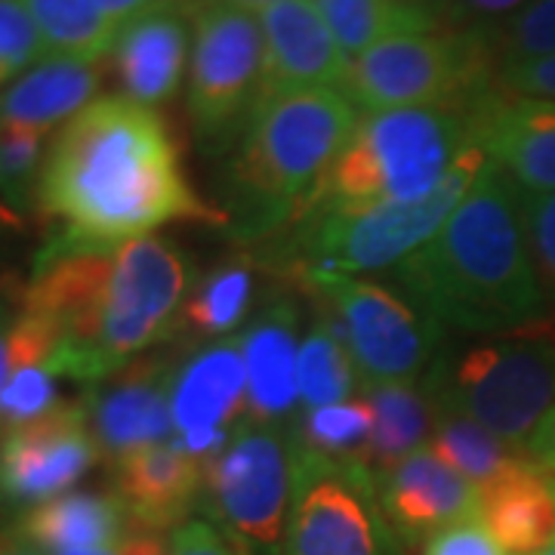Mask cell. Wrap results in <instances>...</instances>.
<instances>
[{"label":"cell","instance_id":"1","mask_svg":"<svg viewBox=\"0 0 555 555\" xmlns=\"http://www.w3.org/2000/svg\"><path fill=\"white\" fill-rule=\"evenodd\" d=\"M38 210L53 241L78 247H118L179 219L229 222L195 195L158 112L120 93L93 100L53 133Z\"/></svg>","mask_w":555,"mask_h":555},{"label":"cell","instance_id":"2","mask_svg":"<svg viewBox=\"0 0 555 555\" xmlns=\"http://www.w3.org/2000/svg\"><path fill=\"white\" fill-rule=\"evenodd\" d=\"M192 284L189 257L158 235L118 247L50 238L25 284V309L56 327L60 377L93 386L177 334Z\"/></svg>","mask_w":555,"mask_h":555},{"label":"cell","instance_id":"3","mask_svg":"<svg viewBox=\"0 0 555 555\" xmlns=\"http://www.w3.org/2000/svg\"><path fill=\"white\" fill-rule=\"evenodd\" d=\"M392 275L441 331L454 334L496 337L550 312L521 195L491 160L436 238L396 266Z\"/></svg>","mask_w":555,"mask_h":555},{"label":"cell","instance_id":"4","mask_svg":"<svg viewBox=\"0 0 555 555\" xmlns=\"http://www.w3.org/2000/svg\"><path fill=\"white\" fill-rule=\"evenodd\" d=\"M358 112L339 87L259 100L232 160V229L272 238L302 219L356 130Z\"/></svg>","mask_w":555,"mask_h":555},{"label":"cell","instance_id":"5","mask_svg":"<svg viewBox=\"0 0 555 555\" xmlns=\"http://www.w3.org/2000/svg\"><path fill=\"white\" fill-rule=\"evenodd\" d=\"M469 142L473 112L466 108L364 112L309 214H364L423 198L441 185Z\"/></svg>","mask_w":555,"mask_h":555},{"label":"cell","instance_id":"6","mask_svg":"<svg viewBox=\"0 0 555 555\" xmlns=\"http://www.w3.org/2000/svg\"><path fill=\"white\" fill-rule=\"evenodd\" d=\"M488 152L473 133V142L456 158L451 173L441 179L436 192L416 201L383 204L364 214H309L291 229L281 244V266L299 284L321 291L346 278L396 269L414 257L423 244L451 219L456 204L466 198L473 182L488 164Z\"/></svg>","mask_w":555,"mask_h":555},{"label":"cell","instance_id":"7","mask_svg":"<svg viewBox=\"0 0 555 555\" xmlns=\"http://www.w3.org/2000/svg\"><path fill=\"white\" fill-rule=\"evenodd\" d=\"M423 386L438 408L469 416L525 451L555 411V318L441 349Z\"/></svg>","mask_w":555,"mask_h":555},{"label":"cell","instance_id":"8","mask_svg":"<svg viewBox=\"0 0 555 555\" xmlns=\"http://www.w3.org/2000/svg\"><path fill=\"white\" fill-rule=\"evenodd\" d=\"M500 87V60L488 31H426L383 40L349 62L343 93L358 112L454 105L473 112Z\"/></svg>","mask_w":555,"mask_h":555},{"label":"cell","instance_id":"9","mask_svg":"<svg viewBox=\"0 0 555 555\" xmlns=\"http://www.w3.org/2000/svg\"><path fill=\"white\" fill-rule=\"evenodd\" d=\"M297 476L294 426L244 420L229 444L204 463V518L250 555H284Z\"/></svg>","mask_w":555,"mask_h":555},{"label":"cell","instance_id":"10","mask_svg":"<svg viewBox=\"0 0 555 555\" xmlns=\"http://www.w3.org/2000/svg\"><path fill=\"white\" fill-rule=\"evenodd\" d=\"M284 555H401L377 481L358 460H331L297 444Z\"/></svg>","mask_w":555,"mask_h":555},{"label":"cell","instance_id":"11","mask_svg":"<svg viewBox=\"0 0 555 555\" xmlns=\"http://www.w3.org/2000/svg\"><path fill=\"white\" fill-rule=\"evenodd\" d=\"M189 115L204 139H222L257 105L262 83V28L241 0H198L192 7Z\"/></svg>","mask_w":555,"mask_h":555},{"label":"cell","instance_id":"12","mask_svg":"<svg viewBox=\"0 0 555 555\" xmlns=\"http://www.w3.org/2000/svg\"><path fill=\"white\" fill-rule=\"evenodd\" d=\"M334 309L364 383H416L444 349V331L408 294L367 278L318 291Z\"/></svg>","mask_w":555,"mask_h":555},{"label":"cell","instance_id":"13","mask_svg":"<svg viewBox=\"0 0 555 555\" xmlns=\"http://www.w3.org/2000/svg\"><path fill=\"white\" fill-rule=\"evenodd\" d=\"M102 460L80 401H62L56 411L0 436V500L16 509H35L68 494Z\"/></svg>","mask_w":555,"mask_h":555},{"label":"cell","instance_id":"14","mask_svg":"<svg viewBox=\"0 0 555 555\" xmlns=\"http://www.w3.org/2000/svg\"><path fill=\"white\" fill-rule=\"evenodd\" d=\"M173 441L201 466L217 456L247 420V374L238 337L195 349L170 371Z\"/></svg>","mask_w":555,"mask_h":555},{"label":"cell","instance_id":"15","mask_svg":"<svg viewBox=\"0 0 555 555\" xmlns=\"http://www.w3.org/2000/svg\"><path fill=\"white\" fill-rule=\"evenodd\" d=\"M170 371L164 356H142L108 374L80 398L90 433L105 460L173 441L170 420Z\"/></svg>","mask_w":555,"mask_h":555},{"label":"cell","instance_id":"16","mask_svg":"<svg viewBox=\"0 0 555 555\" xmlns=\"http://www.w3.org/2000/svg\"><path fill=\"white\" fill-rule=\"evenodd\" d=\"M254 10L262 28L259 100L318 87H343L349 56L343 53L315 0H272Z\"/></svg>","mask_w":555,"mask_h":555},{"label":"cell","instance_id":"17","mask_svg":"<svg viewBox=\"0 0 555 555\" xmlns=\"http://www.w3.org/2000/svg\"><path fill=\"white\" fill-rule=\"evenodd\" d=\"M473 133L521 198L555 192V102L496 87L473 108Z\"/></svg>","mask_w":555,"mask_h":555},{"label":"cell","instance_id":"18","mask_svg":"<svg viewBox=\"0 0 555 555\" xmlns=\"http://www.w3.org/2000/svg\"><path fill=\"white\" fill-rule=\"evenodd\" d=\"M192 60V16L177 3L160 0L118 31L112 62L120 96L158 108L177 96Z\"/></svg>","mask_w":555,"mask_h":555},{"label":"cell","instance_id":"19","mask_svg":"<svg viewBox=\"0 0 555 555\" xmlns=\"http://www.w3.org/2000/svg\"><path fill=\"white\" fill-rule=\"evenodd\" d=\"M379 506L401 543H423L456 521L478 518L481 496L429 448L398 463L377 485Z\"/></svg>","mask_w":555,"mask_h":555},{"label":"cell","instance_id":"20","mask_svg":"<svg viewBox=\"0 0 555 555\" xmlns=\"http://www.w3.org/2000/svg\"><path fill=\"white\" fill-rule=\"evenodd\" d=\"M204 466L177 441L152 444L112 463V494L139 531L182 528L201 500Z\"/></svg>","mask_w":555,"mask_h":555},{"label":"cell","instance_id":"21","mask_svg":"<svg viewBox=\"0 0 555 555\" xmlns=\"http://www.w3.org/2000/svg\"><path fill=\"white\" fill-rule=\"evenodd\" d=\"M247 374V420L287 426L299 401L297 306L275 299L238 334Z\"/></svg>","mask_w":555,"mask_h":555},{"label":"cell","instance_id":"22","mask_svg":"<svg viewBox=\"0 0 555 555\" xmlns=\"http://www.w3.org/2000/svg\"><path fill=\"white\" fill-rule=\"evenodd\" d=\"M100 83L102 62L47 53L0 90V120L53 137L90 102L100 100Z\"/></svg>","mask_w":555,"mask_h":555},{"label":"cell","instance_id":"23","mask_svg":"<svg viewBox=\"0 0 555 555\" xmlns=\"http://www.w3.org/2000/svg\"><path fill=\"white\" fill-rule=\"evenodd\" d=\"M481 525L503 555H543L555 540V478L525 456L481 491Z\"/></svg>","mask_w":555,"mask_h":555},{"label":"cell","instance_id":"24","mask_svg":"<svg viewBox=\"0 0 555 555\" xmlns=\"http://www.w3.org/2000/svg\"><path fill=\"white\" fill-rule=\"evenodd\" d=\"M56 352H60L56 327L47 318L28 312L22 302L10 339V367L0 392V436L60 408L62 377L56 367Z\"/></svg>","mask_w":555,"mask_h":555},{"label":"cell","instance_id":"25","mask_svg":"<svg viewBox=\"0 0 555 555\" xmlns=\"http://www.w3.org/2000/svg\"><path fill=\"white\" fill-rule=\"evenodd\" d=\"M16 531H22L31 543H38L43 553L62 555L112 546L120 537L139 528H133V521L127 518L115 494L68 491L35 509H25Z\"/></svg>","mask_w":555,"mask_h":555},{"label":"cell","instance_id":"26","mask_svg":"<svg viewBox=\"0 0 555 555\" xmlns=\"http://www.w3.org/2000/svg\"><path fill=\"white\" fill-rule=\"evenodd\" d=\"M361 396L374 408V433L358 463L379 485L398 463L433 441L436 401L420 383H364Z\"/></svg>","mask_w":555,"mask_h":555},{"label":"cell","instance_id":"27","mask_svg":"<svg viewBox=\"0 0 555 555\" xmlns=\"http://www.w3.org/2000/svg\"><path fill=\"white\" fill-rule=\"evenodd\" d=\"M257 269L247 257L225 259L192 284L182 302L177 334L192 339H225L244 324L254 302Z\"/></svg>","mask_w":555,"mask_h":555},{"label":"cell","instance_id":"28","mask_svg":"<svg viewBox=\"0 0 555 555\" xmlns=\"http://www.w3.org/2000/svg\"><path fill=\"white\" fill-rule=\"evenodd\" d=\"M349 62L383 40L441 31L436 10L411 0H315Z\"/></svg>","mask_w":555,"mask_h":555},{"label":"cell","instance_id":"29","mask_svg":"<svg viewBox=\"0 0 555 555\" xmlns=\"http://www.w3.org/2000/svg\"><path fill=\"white\" fill-rule=\"evenodd\" d=\"M429 451L466 478L478 494L485 488H491L496 478L513 473L528 456L525 451L506 444L503 438H496L494 433H488L476 420L448 411V408H438V404Z\"/></svg>","mask_w":555,"mask_h":555},{"label":"cell","instance_id":"30","mask_svg":"<svg viewBox=\"0 0 555 555\" xmlns=\"http://www.w3.org/2000/svg\"><path fill=\"white\" fill-rule=\"evenodd\" d=\"M352 349L334 315H318L299 343V401L306 411L349 401L361 383Z\"/></svg>","mask_w":555,"mask_h":555},{"label":"cell","instance_id":"31","mask_svg":"<svg viewBox=\"0 0 555 555\" xmlns=\"http://www.w3.org/2000/svg\"><path fill=\"white\" fill-rule=\"evenodd\" d=\"M25 7L38 22L47 53L90 62L112 56L120 28L96 0H25Z\"/></svg>","mask_w":555,"mask_h":555},{"label":"cell","instance_id":"32","mask_svg":"<svg viewBox=\"0 0 555 555\" xmlns=\"http://www.w3.org/2000/svg\"><path fill=\"white\" fill-rule=\"evenodd\" d=\"M371 433H374V408L364 396L302 411L294 423V438L299 448L331 460H361Z\"/></svg>","mask_w":555,"mask_h":555},{"label":"cell","instance_id":"33","mask_svg":"<svg viewBox=\"0 0 555 555\" xmlns=\"http://www.w3.org/2000/svg\"><path fill=\"white\" fill-rule=\"evenodd\" d=\"M50 133L0 120V198L25 210L38 204V182L50 152Z\"/></svg>","mask_w":555,"mask_h":555},{"label":"cell","instance_id":"34","mask_svg":"<svg viewBox=\"0 0 555 555\" xmlns=\"http://www.w3.org/2000/svg\"><path fill=\"white\" fill-rule=\"evenodd\" d=\"M491 40L500 65L555 53V0H528L513 20L491 31Z\"/></svg>","mask_w":555,"mask_h":555},{"label":"cell","instance_id":"35","mask_svg":"<svg viewBox=\"0 0 555 555\" xmlns=\"http://www.w3.org/2000/svg\"><path fill=\"white\" fill-rule=\"evenodd\" d=\"M43 56L47 47L25 0H0V90Z\"/></svg>","mask_w":555,"mask_h":555},{"label":"cell","instance_id":"36","mask_svg":"<svg viewBox=\"0 0 555 555\" xmlns=\"http://www.w3.org/2000/svg\"><path fill=\"white\" fill-rule=\"evenodd\" d=\"M521 210H525V229H528L537 275L543 281L546 297L555 302V192L521 198Z\"/></svg>","mask_w":555,"mask_h":555},{"label":"cell","instance_id":"37","mask_svg":"<svg viewBox=\"0 0 555 555\" xmlns=\"http://www.w3.org/2000/svg\"><path fill=\"white\" fill-rule=\"evenodd\" d=\"M500 90L513 96L555 102V53L534 60L503 62L500 65Z\"/></svg>","mask_w":555,"mask_h":555},{"label":"cell","instance_id":"38","mask_svg":"<svg viewBox=\"0 0 555 555\" xmlns=\"http://www.w3.org/2000/svg\"><path fill=\"white\" fill-rule=\"evenodd\" d=\"M423 555H503L481 518H466L433 534L423 543Z\"/></svg>","mask_w":555,"mask_h":555},{"label":"cell","instance_id":"39","mask_svg":"<svg viewBox=\"0 0 555 555\" xmlns=\"http://www.w3.org/2000/svg\"><path fill=\"white\" fill-rule=\"evenodd\" d=\"M167 555H250L232 543L207 518H189L182 528L170 534V553Z\"/></svg>","mask_w":555,"mask_h":555},{"label":"cell","instance_id":"40","mask_svg":"<svg viewBox=\"0 0 555 555\" xmlns=\"http://www.w3.org/2000/svg\"><path fill=\"white\" fill-rule=\"evenodd\" d=\"M528 0H448V16L466 31H494L513 20Z\"/></svg>","mask_w":555,"mask_h":555},{"label":"cell","instance_id":"41","mask_svg":"<svg viewBox=\"0 0 555 555\" xmlns=\"http://www.w3.org/2000/svg\"><path fill=\"white\" fill-rule=\"evenodd\" d=\"M25 302V287H16L13 281H0V392H3V379H7V367H10V339H13V327Z\"/></svg>","mask_w":555,"mask_h":555},{"label":"cell","instance_id":"42","mask_svg":"<svg viewBox=\"0 0 555 555\" xmlns=\"http://www.w3.org/2000/svg\"><path fill=\"white\" fill-rule=\"evenodd\" d=\"M170 553V540L164 534H152V531H130L120 537L112 546H100V550H80V553H62V555H167Z\"/></svg>","mask_w":555,"mask_h":555},{"label":"cell","instance_id":"43","mask_svg":"<svg viewBox=\"0 0 555 555\" xmlns=\"http://www.w3.org/2000/svg\"><path fill=\"white\" fill-rule=\"evenodd\" d=\"M525 454L531 456L543 473H550L555 478V411L537 426V433L528 441Z\"/></svg>","mask_w":555,"mask_h":555},{"label":"cell","instance_id":"44","mask_svg":"<svg viewBox=\"0 0 555 555\" xmlns=\"http://www.w3.org/2000/svg\"><path fill=\"white\" fill-rule=\"evenodd\" d=\"M102 7V13L108 16V20L115 22L118 28H124L130 20H137L139 13H145V10H152L155 3L160 0H96Z\"/></svg>","mask_w":555,"mask_h":555},{"label":"cell","instance_id":"45","mask_svg":"<svg viewBox=\"0 0 555 555\" xmlns=\"http://www.w3.org/2000/svg\"><path fill=\"white\" fill-rule=\"evenodd\" d=\"M0 555H50L40 550L38 543H31L22 531H0Z\"/></svg>","mask_w":555,"mask_h":555},{"label":"cell","instance_id":"46","mask_svg":"<svg viewBox=\"0 0 555 555\" xmlns=\"http://www.w3.org/2000/svg\"><path fill=\"white\" fill-rule=\"evenodd\" d=\"M241 3H250V7H259V3H272V0H241Z\"/></svg>","mask_w":555,"mask_h":555},{"label":"cell","instance_id":"47","mask_svg":"<svg viewBox=\"0 0 555 555\" xmlns=\"http://www.w3.org/2000/svg\"><path fill=\"white\" fill-rule=\"evenodd\" d=\"M543 555H555V540H553V546H550V550H546V553Z\"/></svg>","mask_w":555,"mask_h":555},{"label":"cell","instance_id":"48","mask_svg":"<svg viewBox=\"0 0 555 555\" xmlns=\"http://www.w3.org/2000/svg\"><path fill=\"white\" fill-rule=\"evenodd\" d=\"M411 3H426V0H411Z\"/></svg>","mask_w":555,"mask_h":555}]
</instances>
